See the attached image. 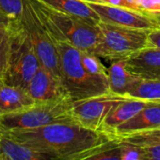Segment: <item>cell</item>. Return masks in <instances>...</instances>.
I'll return each mask as SVG.
<instances>
[{"instance_id":"27","label":"cell","mask_w":160,"mask_h":160,"mask_svg":"<svg viewBox=\"0 0 160 160\" xmlns=\"http://www.w3.org/2000/svg\"><path fill=\"white\" fill-rule=\"evenodd\" d=\"M148 40L150 47L160 48V28L151 30L148 35Z\"/></svg>"},{"instance_id":"8","label":"cell","mask_w":160,"mask_h":160,"mask_svg":"<svg viewBox=\"0 0 160 160\" xmlns=\"http://www.w3.org/2000/svg\"><path fill=\"white\" fill-rule=\"evenodd\" d=\"M124 98L123 96L108 93L74 101L72 108L73 120L86 128L101 132L108 114Z\"/></svg>"},{"instance_id":"21","label":"cell","mask_w":160,"mask_h":160,"mask_svg":"<svg viewBox=\"0 0 160 160\" xmlns=\"http://www.w3.org/2000/svg\"><path fill=\"white\" fill-rule=\"evenodd\" d=\"M25 9V0H0V11L11 22H20Z\"/></svg>"},{"instance_id":"5","label":"cell","mask_w":160,"mask_h":160,"mask_svg":"<svg viewBox=\"0 0 160 160\" xmlns=\"http://www.w3.org/2000/svg\"><path fill=\"white\" fill-rule=\"evenodd\" d=\"M53 38L68 41L81 51L96 55L99 35L96 25L54 10L37 0H32Z\"/></svg>"},{"instance_id":"14","label":"cell","mask_w":160,"mask_h":160,"mask_svg":"<svg viewBox=\"0 0 160 160\" xmlns=\"http://www.w3.org/2000/svg\"><path fill=\"white\" fill-rule=\"evenodd\" d=\"M0 155L2 160H53L46 153L0 131Z\"/></svg>"},{"instance_id":"4","label":"cell","mask_w":160,"mask_h":160,"mask_svg":"<svg viewBox=\"0 0 160 160\" xmlns=\"http://www.w3.org/2000/svg\"><path fill=\"white\" fill-rule=\"evenodd\" d=\"M73 100L63 97L54 100L35 102L15 112L0 115V130H21L43 126L74 122L72 116Z\"/></svg>"},{"instance_id":"23","label":"cell","mask_w":160,"mask_h":160,"mask_svg":"<svg viewBox=\"0 0 160 160\" xmlns=\"http://www.w3.org/2000/svg\"><path fill=\"white\" fill-rule=\"evenodd\" d=\"M119 143L121 151V160H144L142 149L141 146L123 142H119Z\"/></svg>"},{"instance_id":"26","label":"cell","mask_w":160,"mask_h":160,"mask_svg":"<svg viewBox=\"0 0 160 160\" xmlns=\"http://www.w3.org/2000/svg\"><path fill=\"white\" fill-rule=\"evenodd\" d=\"M88 2H95V3H103L112 6H119V7H125L129 8L137 9L128 0H85Z\"/></svg>"},{"instance_id":"24","label":"cell","mask_w":160,"mask_h":160,"mask_svg":"<svg viewBox=\"0 0 160 160\" xmlns=\"http://www.w3.org/2000/svg\"><path fill=\"white\" fill-rule=\"evenodd\" d=\"M138 10L143 12H160V0H128Z\"/></svg>"},{"instance_id":"1","label":"cell","mask_w":160,"mask_h":160,"mask_svg":"<svg viewBox=\"0 0 160 160\" xmlns=\"http://www.w3.org/2000/svg\"><path fill=\"white\" fill-rule=\"evenodd\" d=\"M0 131L46 153L53 160L90 159L113 140L103 132L86 128L75 122L56 123L30 129Z\"/></svg>"},{"instance_id":"7","label":"cell","mask_w":160,"mask_h":160,"mask_svg":"<svg viewBox=\"0 0 160 160\" xmlns=\"http://www.w3.org/2000/svg\"><path fill=\"white\" fill-rule=\"evenodd\" d=\"M21 22L33 45L41 65L61 81L58 49L53 37L37 11L32 0H25V9Z\"/></svg>"},{"instance_id":"9","label":"cell","mask_w":160,"mask_h":160,"mask_svg":"<svg viewBox=\"0 0 160 160\" xmlns=\"http://www.w3.org/2000/svg\"><path fill=\"white\" fill-rule=\"evenodd\" d=\"M88 3L98 14L101 22L120 26L149 31L160 28L157 22L148 12L103 3Z\"/></svg>"},{"instance_id":"12","label":"cell","mask_w":160,"mask_h":160,"mask_svg":"<svg viewBox=\"0 0 160 160\" xmlns=\"http://www.w3.org/2000/svg\"><path fill=\"white\" fill-rule=\"evenodd\" d=\"M156 102L158 101L134 98H125L122 102L115 106L108 114L106 120L104 121L101 132L107 134L111 138L112 133L118 126L134 117L145 107Z\"/></svg>"},{"instance_id":"19","label":"cell","mask_w":160,"mask_h":160,"mask_svg":"<svg viewBox=\"0 0 160 160\" xmlns=\"http://www.w3.org/2000/svg\"><path fill=\"white\" fill-rule=\"evenodd\" d=\"M113 140H117L123 142H127L141 147L160 145V128L116 137Z\"/></svg>"},{"instance_id":"13","label":"cell","mask_w":160,"mask_h":160,"mask_svg":"<svg viewBox=\"0 0 160 160\" xmlns=\"http://www.w3.org/2000/svg\"><path fill=\"white\" fill-rule=\"evenodd\" d=\"M160 128V101L142 109L134 117L116 128L111 138Z\"/></svg>"},{"instance_id":"25","label":"cell","mask_w":160,"mask_h":160,"mask_svg":"<svg viewBox=\"0 0 160 160\" xmlns=\"http://www.w3.org/2000/svg\"><path fill=\"white\" fill-rule=\"evenodd\" d=\"M144 160H160V145L141 147Z\"/></svg>"},{"instance_id":"11","label":"cell","mask_w":160,"mask_h":160,"mask_svg":"<svg viewBox=\"0 0 160 160\" xmlns=\"http://www.w3.org/2000/svg\"><path fill=\"white\" fill-rule=\"evenodd\" d=\"M125 60L128 70L141 79H160V48H144Z\"/></svg>"},{"instance_id":"2","label":"cell","mask_w":160,"mask_h":160,"mask_svg":"<svg viewBox=\"0 0 160 160\" xmlns=\"http://www.w3.org/2000/svg\"><path fill=\"white\" fill-rule=\"evenodd\" d=\"M53 39L59 56L61 81L73 101L110 93L108 81L94 77L87 71L82 63L81 50L68 41Z\"/></svg>"},{"instance_id":"30","label":"cell","mask_w":160,"mask_h":160,"mask_svg":"<svg viewBox=\"0 0 160 160\" xmlns=\"http://www.w3.org/2000/svg\"><path fill=\"white\" fill-rule=\"evenodd\" d=\"M3 84H4V82H3V80L0 78V88L2 87V85H3Z\"/></svg>"},{"instance_id":"17","label":"cell","mask_w":160,"mask_h":160,"mask_svg":"<svg viewBox=\"0 0 160 160\" xmlns=\"http://www.w3.org/2000/svg\"><path fill=\"white\" fill-rule=\"evenodd\" d=\"M34 103L35 100L24 88L5 83L0 88V115L21 111Z\"/></svg>"},{"instance_id":"22","label":"cell","mask_w":160,"mask_h":160,"mask_svg":"<svg viewBox=\"0 0 160 160\" xmlns=\"http://www.w3.org/2000/svg\"><path fill=\"white\" fill-rule=\"evenodd\" d=\"M9 46V26L0 29V78L2 79L8 52Z\"/></svg>"},{"instance_id":"16","label":"cell","mask_w":160,"mask_h":160,"mask_svg":"<svg viewBox=\"0 0 160 160\" xmlns=\"http://www.w3.org/2000/svg\"><path fill=\"white\" fill-rule=\"evenodd\" d=\"M108 73L109 92L123 97L141 80L128 70L125 58L111 61V65L108 68Z\"/></svg>"},{"instance_id":"18","label":"cell","mask_w":160,"mask_h":160,"mask_svg":"<svg viewBox=\"0 0 160 160\" xmlns=\"http://www.w3.org/2000/svg\"><path fill=\"white\" fill-rule=\"evenodd\" d=\"M124 97L160 101V79L159 80L141 79Z\"/></svg>"},{"instance_id":"15","label":"cell","mask_w":160,"mask_h":160,"mask_svg":"<svg viewBox=\"0 0 160 160\" xmlns=\"http://www.w3.org/2000/svg\"><path fill=\"white\" fill-rule=\"evenodd\" d=\"M42 5L63 14L82 20L91 25L100 22L98 14L85 0H37Z\"/></svg>"},{"instance_id":"31","label":"cell","mask_w":160,"mask_h":160,"mask_svg":"<svg viewBox=\"0 0 160 160\" xmlns=\"http://www.w3.org/2000/svg\"><path fill=\"white\" fill-rule=\"evenodd\" d=\"M0 160H2V157H1V155H0Z\"/></svg>"},{"instance_id":"20","label":"cell","mask_w":160,"mask_h":160,"mask_svg":"<svg viewBox=\"0 0 160 160\" xmlns=\"http://www.w3.org/2000/svg\"><path fill=\"white\" fill-rule=\"evenodd\" d=\"M81 59L85 68L91 75L108 81V68L103 65L99 56L89 52L81 51Z\"/></svg>"},{"instance_id":"10","label":"cell","mask_w":160,"mask_h":160,"mask_svg":"<svg viewBox=\"0 0 160 160\" xmlns=\"http://www.w3.org/2000/svg\"><path fill=\"white\" fill-rule=\"evenodd\" d=\"M25 90L35 102L69 97L62 82L41 65L29 82Z\"/></svg>"},{"instance_id":"3","label":"cell","mask_w":160,"mask_h":160,"mask_svg":"<svg viewBox=\"0 0 160 160\" xmlns=\"http://www.w3.org/2000/svg\"><path fill=\"white\" fill-rule=\"evenodd\" d=\"M41 66L33 45L22 22L9 25V46L3 82L26 89Z\"/></svg>"},{"instance_id":"6","label":"cell","mask_w":160,"mask_h":160,"mask_svg":"<svg viewBox=\"0 0 160 160\" xmlns=\"http://www.w3.org/2000/svg\"><path fill=\"white\" fill-rule=\"evenodd\" d=\"M99 45L96 55L108 61L124 59L150 47L149 30L136 29L99 22L96 25Z\"/></svg>"},{"instance_id":"28","label":"cell","mask_w":160,"mask_h":160,"mask_svg":"<svg viewBox=\"0 0 160 160\" xmlns=\"http://www.w3.org/2000/svg\"><path fill=\"white\" fill-rule=\"evenodd\" d=\"M9 25H10L9 20L0 11V29L5 28V27H8Z\"/></svg>"},{"instance_id":"29","label":"cell","mask_w":160,"mask_h":160,"mask_svg":"<svg viewBox=\"0 0 160 160\" xmlns=\"http://www.w3.org/2000/svg\"><path fill=\"white\" fill-rule=\"evenodd\" d=\"M150 14L154 17V19L157 22V23L159 24L160 26V12H152Z\"/></svg>"}]
</instances>
